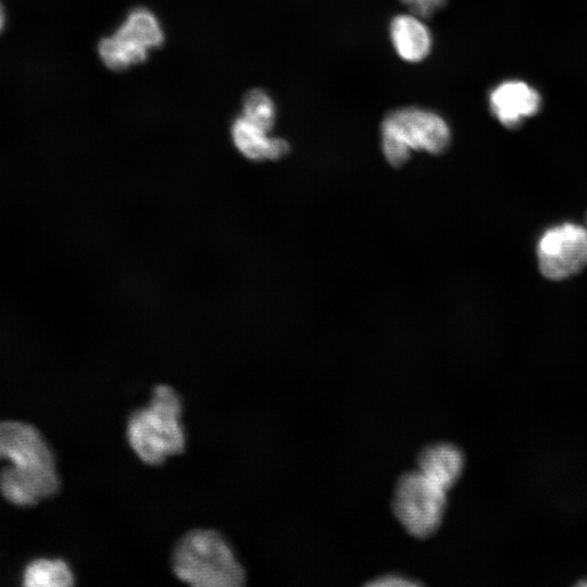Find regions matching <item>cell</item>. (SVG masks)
Listing matches in <instances>:
<instances>
[{
	"label": "cell",
	"mask_w": 587,
	"mask_h": 587,
	"mask_svg": "<svg viewBox=\"0 0 587 587\" xmlns=\"http://www.w3.org/2000/svg\"><path fill=\"white\" fill-rule=\"evenodd\" d=\"M1 459L12 462L0 473V489L11 502L29 505L57 491L59 479L52 452L34 427L1 422Z\"/></svg>",
	"instance_id": "obj_1"
},
{
	"label": "cell",
	"mask_w": 587,
	"mask_h": 587,
	"mask_svg": "<svg viewBox=\"0 0 587 587\" xmlns=\"http://www.w3.org/2000/svg\"><path fill=\"white\" fill-rule=\"evenodd\" d=\"M182 415V399L167 385L157 386L149 402L129 415L126 425L127 442L141 462L160 465L183 452L186 432Z\"/></svg>",
	"instance_id": "obj_2"
},
{
	"label": "cell",
	"mask_w": 587,
	"mask_h": 587,
	"mask_svg": "<svg viewBox=\"0 0 587 587\" xmlns=\"http://www.w3.org/2000/svg\"><path fill=\"white\" fill-rule=\"evenodd\" d=\"M172 569L182 582L197 587H238L246 572L229 542L218 532L198 528L174 548Z\"/></svg>",
	"instance_id": "obj_3"
},
{
	"label": "cell",
	"mask_w": 587,
	"mask_h": 587,
	"mask_svg": "<svg viewBox=\"0 0 587 587\" xmlns=\"http://www.w3.org/2000/svg\"><path fill=\"white\" fill-rule=\"evenodd\" d=\"M380 135L383 153L394 167L404 165L413 151L440 154L451 141L450 127L442 116L413 105L389 111L380 124Z\"/></svg>",
	"instance_id": "obj_4"
},
{
	"label": "cell",
	"mask_w": 587,
	"mask_h": 587,
	"mask_svg": "<svg viewBox=\"0 0 587 587\" xmlns=\"http://www.w3.org/2000/svg\"><path fill=\"white\" fill-rule=\"evenodd\" d=\"M447 491L419 470L407 472L396 483L394 514L411 536L421 539L429 537L444 519Z\"/></svg>",
	"instance_id": "obj_5"
},
{
	"label": "cell",
	"mask_w": 587,
	"mask_h": 587,
	"mask_svg": "<svg viewBox=\"0 0 587 587\" xmlns=\"http://www.w3.org/2000/svg\"><path fill=\"white\" fill-rule=\"evenodd\" d=\"M541 274L561 280L587 266V226L564 222L547 228L536 246Z\"/></svg>",
	"instance_id": "obj_6"
},
{
	"label": "cell",
	"mask_w": 587,
	"mask_h": 587,
	"mask_svg": "<svg viewBox=\"0 0 587 587\" xmlns=\"http://www.w3.org/2000/svg\"><path fill=\"white\" fill-rule=\"evenodd\" d=\"M489 109L507 128H516L541 109V96L528 83L507 79L495 86L488 97Z\"/></svg>",
	"instance_id": "obj_7"
},
{
	"label": "cell",
	"mask_w": 587,
	"mask_h": 587,
	"mask_svg": "<svg viewBox=\"0 0 587 587\" xmlns=\"http://www.w3.org/2000/svg\"><path fill=\"white\" fill-rule=\"evenodd\" d=\"M230 133L237 150L250 161H276L290 151L288 141L279 137H270L268 132L242 115L233 122Z\"/></svg>",
	"instance_id": "obj_8"
},
{
	"label": "cell",
	"mask_w": 587,
	"mask_h": 587,
	"mask_svg": "<svg viewBox=\"0 0 587 587\" xmlns=\"http://www.w3.org/2000/svg\"><path fill=\"white\" fill-rule=\"evenodd\" d=\"M389 36L395 51L405 62H421L430 53L432 34L419 15L394 16L389 24Z\"/></svg>",
	"instance_id": "obj_9"
},
{
	"label": "cell",
	"mask_w": 587,
	"mask_h": 587,
	"mask_svg": "<svg viewBox=\"0 0 587 587\" xmlns=\"http://www.w3.org/2000/svg\"><path fill=\"white\" fill-rule=\"evenodd\" d=\"M464 454L451 442H435L424 447L417 455V469L429 479L449 490L462 475Z\"/></svg>",
	"instance_id": "obj_10"
},
{
	"label": "cell",
	"mask_w": 587,
	"mask_h": 587,
	"mask_svg": "<svg viewBox=\"0 0 587 587\" xmlns=\"http://www.w3.org/2000/svg\"><path fill=\"white\" fill-rule=\"evenodd\" d=\"M98 50L102 62L109 68L122 71L142 63L149 49L117 29L114 35L100 41Z\"/></svg>",
	"instance_id": "obj_11"
},
{
	"label": "cell",
	"mask_w": 587,
	"mask_h": 587,
	"mask_svg": "<svg viewBox=\"0 0 587 587\" xmlns=\"http://www.w3.org/2000/svg\"><path fill=\"white\" fill-rule=\"evenodd\" d=\"M118 29L147 49L160 47L164 40L158 18L145 8L133 10Z\"/></svg>",
	"instance_id": "obj_12"
},
{
	"label": "cell",
	"mask_w": 587,
	"mask_h": 587,
	"mask_svg": "<svg viewBox=\"0 0 587 587\" xmlns=\"http://www.w3.org/2000/svg\"><path fill=\"white\" fill-rule=\"evenodd\" d=\"M73 582V573L62 560H36L24 574V584L28 587H66Z\"/></svg>",
	"instance_id": "obj_13"
},
{
	"label": "cell",
	"mask_w": 587,
	"mask_h": 587,
	"mask_svg": "<svg viewBox=\"0 0 587 587\" xmlns=\"http://www.w3.org/2000/svg\"><path fill=\"white\" fill-rule=\"evenodd\" d=\"M242 116L257 126L270 132L275 123L276 108L272 97L264 90H249L242 102Z\"/></svg>",
	"instance_id": "obj_14"
},
{
	"label": "cell",
	"mask_w": 587,
	"mask_h": 587,
	"mask_svg": "<svg viewBox=\"0 0 587 587\" xmlns=\"http://www.w3.org/2000/svg\"><path fill=\"white\" fill-rule=\"evenodd\" d=\"M411 13L423 17H430L441 10L447 0H401Z\"/></svg>",
	"instance_id": "obj_15"
},
{
	"label": "cell",
	"mask_w": 587,
	"mask_h": 587,
	"mask_svg": "<svg viewBox=\"0 0 587 587\" xmlns=\"http://www.w3.org/2000/svg\"><path fill=\"white\" fill-rule=\"evenodd\" d=\"M417 583L399 574H386L375 578L370 585L374 586H414Z\"/></svg>",
	"instance_id": "obj_16"
},
{
	"label": "cell",
	"mask_w": 587,
	"mask_h": 587,
	"mask_svg": "<svg viewBox=\"0 0 587 587\" xmlns=\"http://www.w3.org/2000/svg\"><path fill=\"white\" fill-rule=\"evenodd\" d=\"M4 23H5V13H4L3 5L0 1V32L3 29Z\"/></svg>",
	"instance_id": "obj_17"
},
{
	"label": "cell",
	"mask_w": 587,
	"mask_h": 587,
	"mask_svg": "<svg viewBox=\"0 0 587 587\" xmlns=\"http://www.w3.org/2000/svg\"><path fill=\"white\" fill-rule=\"evenodd\" d=\"M579 585L587 586V580L580 582Z\"/></svg>",
	"instance_id": "obj_18"
},
{
	"label": "cell",
	"mask_w": 587,
	"mask_h": 587,
	"mask_svg": "<svg viewBox=\"0 0 587 587\" xmlns=\"http://www.w3.org/2000/svg\"><path fill=\"white\" fill-rule=\"evenodd\" d=\"M586 226H587V217H586Z\"/></svg>",
	"instance_id": "obj_19"
}]
</instances>
